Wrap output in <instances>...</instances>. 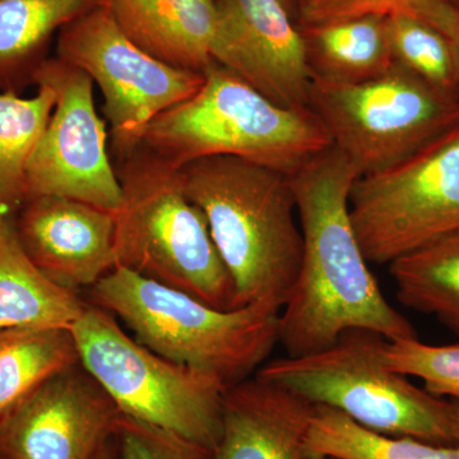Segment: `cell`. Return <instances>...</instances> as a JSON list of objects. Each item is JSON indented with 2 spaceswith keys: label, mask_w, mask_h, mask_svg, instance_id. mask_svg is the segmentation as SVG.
<instances>
[{
  "label": "cell",
  "mask_w": 459,
  "mask_h": 459,
  "mask_svg": "<svg viewBox=\"0 0 459 459\" xmlns=\"http://www.w3.org/2000/svg\"><path fill=\"white\" fill-rule=\"evenodd\" d=\"M290 177L303 256L280 313L279 343L287 356L327 349L350 329H368L388 341L418 338L386 301L356 237L350 193L360 175L352 162L331 146Z\"/></svg>",
  "instance_id": "6da1fadb"
},
{
  "label": "cell",
  "mask_w": 459,
  "mask_h": 459,
  "mask_svg": "<svg viewBox=\"0 0 459 459\" xmlns=\"http://www.w3.org/2000/svg\"><path fill=\"white\" fill-rule=\"evenodd\" d=\"M204 212L241 307L280 312L300 271L303 235L291 177L238 157H205L180 169Z\"/></svg>",
  "instance_id": "7a4b0ae2"
},
{
  "label": "cell",
  "mask_w": 459,
  "mask_h": 459,
  "mask_svg": "<svg viewBox=\"0 0 459 459\" xmlns=\"http://www.w3.org/2000/svg\"><path fill=\"white\" fill-rule=\"evenodd\" d=\"M123 190L115 213V267L178 290L214 309H238L237 289L190 201L180 169L143 146L115 159Z\"/></svg>",
  "instance_id": "3957f363"
},
{
  "label": "cell",
  "mask_w": 459,
  "mask_h": 459,
  "mask_svg": "<svg viewBox=\"0 0 459 459\" xmlns=\"http://www.w3.org/2000/svg\"><path fill=\"white\" fill-rule=\"evenodd\" d=\"M141 146L174 169L229 156L291 175L332 140L312 110L280 107L213 62L198 92L156 117Z\"/></svg>",
  "instance_id": "277c9868"
},
{
  "label": "cell",
  "mask_w": 459,
  "mask_h": 459,
  "mask_svg": "<svg viewBox=\"0 0 459 459\" xmlns=\"http://www.w3.org/2000/svg\"><path fill=\"white\" fill-rule=\"evenodd\" d=\"M90 300L122 320L151 351L212 374L228 386L255 377L279 343L276 310L262 305L214 309L122 267L90 289Z\"/></svg>",
  "instance_id": "5b68a950"
},
{
  "label": "cell",
  "mask_w": 459,
  "mask_h": 459,
  "mask_svg": "<svg viewBox=\"0 0 459 459\" xmlns=\"http://www.w3.org/2000/svg\"><path fill=\"white\" fill-rule=\"evenodd\" d=\"M385 338L350 329L318 352L285 356L262 365L255 377L349 416L361 427L424 442L457 444L451 401L419 388L383 361Z\"/></svg>",
  "instance_id": "8992f818"
},
{
  "label": "cell",
  "mask_w": 459,
  "mask_h": 459,
  "mask_svg": "<svg viewBox=\"0 0 459 459\" xmlns=\"http://www.w3.org/2000/svg\"><path fill=\"white\" fill-rule=\"evenodd\" d=\"M81 365L120 413L216 448L228 385L212 374L178 364L129 336L117 316L87 303L71 325Z\"/></svg>",
  "instance_id": "52a82bcc"
},
{
  "label": "cell",
  "mask_w": 459,
  "mask_h": 459,
  "mask_svg": "<svg viewBox=\"0 0 459 459\" xmlns=\"http://www.w3.org/2000/svg\"><path fill=\"white\" fill-rule=\"evenodd\" d=\"M310 110L360 177L403 161L459 124L457 96L435 89L397 63L361 82L314 75Z\"/></svg>",
  "instance_id": "ba28073f"
},
{
  "label": "cell",
  "mask_w": 459,
  "mask_h": 459,
  "mask_svg": "<svg viewBox=\"0 0 459 459\" xmlns=\"http://www.w3.org/2000/svg\"><path fill=\"white\" fill-rule=\"evenodd\" d=\"M350 216L365 258L391 264L459 230V124L415 155L362 175Z\"/></svg>",
  "instance_id": "9c48e42d"
},
{
  "label": "cell",
  "mask_w": 459,
  "mask_h": 459,
  "mask_svg": "<svg viewBox=\"0 0 459 459\" xmlns=\"http://www.w3.org/2000/svg\"><path fill=\"white\" fill-rule=\"evenodd\" d=\"M54 56L98 84L110 124L114 159L140 147L148 126L192 98L204 81V74L165 65L133 44L105 5L57 33Z\"/></svg>",
  "instance_id": "30bf717a"
},
{
  "label": "cell",
  "mask_w": 459,
  "mask_h": 459,
  "mask_svg": "<svg viewBox=\"0 0 459 459\" xmlns=\"http://www.w3.org/2000/svg\"><path fill=\"white\" fill-rule=\"evenodd\" d=\"M38 84L49 86L56 99L27 168L26 199L57 195L117 213L123 190L111 161L107 124L96 110L92 80L50 56L36 74Z\"/></svg>",
  "instance_id": "8fae6325"
},
{
  "label": "cell",
  "mask_w": 459,
  "mask_h": 459,
  "mask_svg": "<svg viewBox=\"0 0 459 459\" xmlns=\"http://www.w3.org/2000/svg\"><path fill=\"white\" fill-rule=\"evenodd\" d=\"M211 56L274 104L310 110L312 66L300 27L283 0H214Z\"/></svg>",
  "instance_id": "7c38bea8"
},
{
  "label": "cell",
  "mask_w": 459,
  "mask_h": 459,
  "mask_svg": "<svg viewBox=\"0 0 459 459\" xmlns=\"http://www.w3.org/2000/svg\"><path fill=\"white\" fill-rule=\"evenodd\" d=\"M120 412L82 365L56 374L0 419V457L95 459Z\"/></svg>",
  "instance_id": "4fadbf2b"
},
{
  "label": "cell",
  "mask_w": 459,
  "mask_h": 459,
  "mask_svg": "<svg viewBox=\"0 0 459 459\" xmlns=\"http://www.w3.org/2000/svg\"><path fill=\"white\" fill-rule=\"evenodd\" d=\"M115 213L57 195L26 199L14 214L23 252L66 291L92 289L115 268Z\"/></svg>",
  "instance_id": "5bb4252c"
},
{
  "label": "cell",
  "mask_w": 459,
  "mask_h": 459,
  "mask_svg": "<svg viewBox=\"0 0 459 459\" xmlns=\"http://www.w3.org/2000/svg\"><path fill=\"white\" fill-rule=\"evenodd\" d=\"M314 406L300 395L247 377L223 394L216 459H304Z\"/></svg>",
  "instance_id": "9a60e30c"
},
{
  "label": "cell",
  "mask_w": 459,
  "mask_h": 459,
  "mask_svg": "<svg viewBox=\"0 0 459 459\" xmlns=\"http://www.w3.org/2000/svg\"><path fill=\"white\" fill-rule=\"evenodd\" d=\"M124 35L151 56L183 71L212 65L214 0H105Z\"/></svg>",
  "instance_id": "2e32d148"
},
{
  "label": "cell",
  "mask_w": 459,
  "mask_h": 459,
  "mask_svg": "<svg viewBox=\"0 0 459 459\" xmlns=\"http://www.w3.org/2000/svg\"><path fill=\"white\" fill-rule=\"evenodd\" d=\"M105 0H0V92L22 95L57 33Z\"/></svg>",
  "instance_id": "e0dca14e"
},
{
  "label": "cell",
  "mask_w": 459,
  "mask_h": 459,
  "mask_svg": "<svg viewBox=\"0 0 459 459\" xmlns=\"http://www.w3.org/2000/svg\"><path fill=\"white\" fill-rule=\"evenodd\" d=\"M87 301L48 280L18 240L14 214H0V331L71 327Z\"/></svg>",
  "instance_id": "ac0fdd59"
},
{
  "label": "cell",
  "mask_w": 459,
  "mask_h": 459,
  "mask_svg": "<svg viewBox=\"0 0 459 459\" xmlns=\"http://www.w3.org/2000/svg\"><path fill=\"white\" fill-rule=\"evenodd\" d=\"M316 77L334 82H361L394 65L386 17L346 18L300 27Z\"/></svg>",
  "instance_id": "d6986e66"
},
{
  "label": "cell",
  "mask_w": 459,
  "mask_h": 459,
  "mask_svg": "<svg viewBox=\"0 0 459 459\" xmlns=\"http://www.w3.org/2000/svg\"><path fill=\"white\" fill-rule=\"evenodd\" d=\"M69 327L0 331V419L56 374L80 365Z\"/></svg>",
  "instance_id": "ffe728a7"
},
{
  "label": "cell",
  "mask_w": 459,
  "mask_h": 459,
  "mask_svg": "<svg viewBox=\"0 0 459 459\" xmlns=\"http://www.w3.org/2000/svg\"><path fill=\"white\" fill-rule=\"evenodd\" d=\"M398 301L459 334V230L389 264Z\"/></svg>",
  "instance_id": "44dd1931"
},
{
  "label": "cell",
  "mask_w": 459,
  "mask_h": 459,
  "mask_svg": "<svg viewBox=\"0 0 459 459\" xmlns=\"http://www.w3.org/2000/svg\"><path fill=\"white\" fill-rule=\"evenodd\" d=\"M303 451L304 459H459V444L377 433L327 406H314Z\"/></svg>",
  "instance_id": "7402d4cb"
},
{
  "label": "cell",
  "mask_w": 459,
  "mask_h": 459,
  "mask_svg": "<svg viewBox=\"0 0 459 459\" xmlns=\"http://www.w3.org/2000/svg\"><path fill=\"white\" fill-rule=\"evenodd\" d=\"M36 87L27 99L0 92V214H16L26 201L27 168L56 107V92Z\"/></svg>",
  "instance_id": "603a6c76"
},
{
  "label": "cell",
  "mask_w": 459,
  "mask_h": 459,
  "mask_svg": "<svg viewBox=\"0 0 459 459\" xmlns=\"http://www.w3.org/2000/svg\"><path fill=\"white\" fill-rule=\"evenodd\" d=\"M386 32L394 63L459 98V54L451 36L410 14L386 17Z\"/></svg>",
  "instance_id": "cb8c5ba5"
},
{
  "label": "cell",
  "mask_w": 459,
  "mask_h": 459,
  "mask_svg": "<svg viewBox=\"0 0 459 459\" xmlns=\"http://www.w3.org/2000/svg\"><path fill=\"white\" fill-rule=\"evenodd\" d=\"M410 14L442 30L453 40L459 27L457 0H298L299 27L322 25L346 18Z\"/></svg>",
  "instance_id": "d4e9b609"
},
{
  "label": "cell",
  "mask_w": 459,
  "mask_h": 459,
  "mask_svg": "<svg viewBox=\"0 0 459 459\" xmlns=\"http://www.w3.org/2000/svg\"><path fill=\"white\" fill-rule=\"evenodd\" d=\"M383 361L394 373L420 377L435 397L459 401V342L433 346L419 338L386 340Z\"/></svg>",
  "instance_id": "484cf974"
},
{
  "label": "cell",
  "mask_w": 459,
  "mask_h": 459,
  "mask_svg": "<svg viewBox=\"0 0 459 459\" xmlns=\"http://www.w3.org/2000/svg\"><path fill=\"white\" fill-rule=\"evenodd\" d=\"M114 440L117 459H216L204 444L123 413Z\"/></svg>",
  "instance_id": "4316f807"
},
{
  "label": "cell",
  "mask_w": 459,
  "mask_h": 459,
  "mask_svg": "<svg viewBox=\"0 0 459 459\" xmlns=\"http://www.w3.org/2000/svg\"><path fill=\"white\" fill-rule=\"evenodd\" d=\"M95 459H117V446H115L114 437L102 446Z\"/></svg>",
  "instance_id": "83f0119b"
},
{
  "label": "cell",
  "mask_w": 459,
  "mask_h": 459,
  "mask_svg": "<svg viewBox=\"0 0 459 459\" xmlns=\"http://www.w3.org/2000/svg\"><path fill=\"white\" fill-rule=\"evenodd\" d=\"M453 430H455V442L459 444V401H451Z\"/></svg>",
  "instance_id": "f1b7e54d"
},
{
  "label": "cell",
  "mask_w": 459,
  "mask_h": 459,
  "mask_svg": "<svg viewBox=\"0 0 459 459\" xmlns=\"http://www.w3.org/2000/svg\"><path fill=\"white\" fill-rule=\"evenodd\" d=\"M283 2H285L287 8L290 9V12H291L292 16H294V18H295V7H296V2H298V0H283Z\"/></svg>",
  "instance_id": "f546056e"
},
{
  "label": "cell",
  "mask_w": 459,
  "mask_h": 459,
  "mask_svg": "<svg viewBox=\"0 0 459 459\" xmlns=\"http://www.w3.org/2000/svg\"><path fill=\"white\" fill-rule=\"evenodd\" d=\"M455 44H457V49H458V54H459V27H458L457 35H455Z\"/></svg>",
  "instance_id": "4dcf8cb0"
},
{
  "label": "cell",
  "mask_w": 459,
  "mask_h": 459,
  "mask_svg": "<svg viewBox=\"0 0 459 459\" xmlns=\"http://www.w3.org/2000/svg\"><path fill=\"white\" fill-rule=\"evenodd\" d=\"M0 459H4V458L0 457Z\"/></svg>",
  "instance_id": "1f68e13d"
},
{
  "label": "cell",
  "mask_w": 459,
  "mask_h": 459,
  "mask_svg": "<svg viewBox=\"0 0 459 459\" xmlns=\"http://www.w3.org/2000/svg\"><path fill=\"white\" fill-rule=\"evenodd\" d=\"M458 2H459V0H458Z\"/></svg>",
  "instance_id": "d6a6232c"
}]
</instances>
